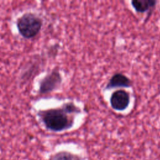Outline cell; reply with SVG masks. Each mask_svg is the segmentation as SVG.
I'll list each match as a JSON object with an SVG mask.
<instances>
[{"mask_svg":"<svg viewBox=\"0 0 160 160\" xmlns=\"http://www.w3.org/2000/svg\"><path fill=\"white\" fill-rule=\"evenodd\" d=\"M81 112L79 108L72 103H67L62 108L51 109L41 112L42 120L47 129L54 132H60L71 128L73 118L68 114Z\"/></svg>","mask_w":160,"mask_h":160,"instance_id":"6da1fadb","label":"cell"},{"mask_svg":"<svg viewBox=\"0 0 160 160\" xmlns=\"http://www.w3.org/2000/svg\"><path fill=\"white\" fill-rule=\"evenodd\" d=\"M19 33L26 38L36 36L42 26L41 20L31 13H27L21 17L17 23Z\"/></svg>","mask_w":160,"mask_h":160,"instance_id":"7a4b0ae2","label":"cell"},{"mask_svg":"<svg viewBox=\"0 0 160 160\" xmlns=\"http://www.w3.org/2000/svg\"><path fill=\"white\" fill-rule=\"evenodd\" d=\"M62 81L61 74L58 71H53L48 74L41 82L39 91L41 94L50 92L58 88Z\"/></svg>","mask_w":160,"mask_h":160,"instance_id":"3957f363","label":"cell"},{"mask_svg":"<svg viewBox=\"0 0 160 160\" xmlns=\"http://www.w3.org/2000/svg\"><path fill=\"white\" fill-rule=\"evenodd\" d=\"M130 96L124 90H117L114 91L110 98V104L112 109L116 111H124L129 106Z\"/></svg>","mask_w":160,"mask_h":160,"instance_id":"277c9868","label":"cell"},{"mask_svg":"<svg viewBox=\"0 0 160 160\" xmlns=\"http://www.w3.org/2000/svg\"><path fill=\"white\" fill-rule=\"evenodd\" d=\"M132 86L131 79L122 73H116L110 78L106 86V89L116 88H128Z\"/></svg>","mask_w":160,"mask_h":160,"instance_id":"5b68a950","label":"cell"},{"mask_svg":"<svg viewBox=\"0 0 160 160\" xmlns=\"http://www.w3.org/2000/svg\"><path fill=\"white\" fill-rule=\"evenodd\" d=\"M156 2V1L153 0H134L131 1V4L136 12L143 13L152 9Z\"/></svg>","mask_w":160,"mask_h":160,"instance_id":"8992f818","label":"cell"},{"mask_svg":"<svg viewBox=\"0 0 160 160\" xmlns=\"http://www.w3.org/2000/svg\"><path fill=\"white\" fill-rule=\"evenodd\" d=\"M49 160H83L80 156L66 151H61L52 154Z\"/></svg>","mask_w":160,"mask_h":160,"instance_id":"52a82bcc","label":"cell"}]
</instances>
